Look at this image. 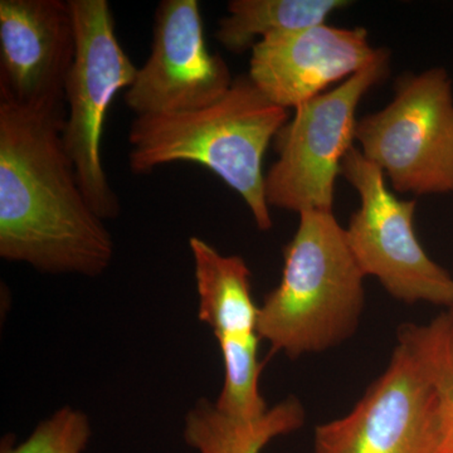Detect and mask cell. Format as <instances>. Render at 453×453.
Segmentation results:
<instances>
[{
	"label": "cell",
	"mask_w": 453,
	"mask_h": 453,
	"mask_svg": "<svg viewBox=\"0 0 453 453\" xmlns=\"http://www.w3.org/2000/svg\"><path fill=\"white\" fill-rule=\"evenodd\" d=\"M449 318H451V320H452V323H453V308L449 309Z\"/></svg>",
	"instance_id": "cell-17"
},
{
	"label": "cell",
	"mask_w": 453,
	"mask_h": 453,
	"mask_svg": "<svg viewBox=\"0 0 453 453\" xmlns=\"http://www.w3.org/2000/svg\"><path fill=\"white\" fill-rule=\"evenodd\" d=\"M398 340L412 349L438 401V436L434 453H453V323L442 312L428 324L399 326Z\"/></svg>",
	"instance_id": "cell-15"
},
{
	"label": "cell",
	"mask_w": 453,
	"mask_h": 453,
	"mask_svg": "<svg viewBox=\"0 0 453 453\" xmlns=\"http://www.w3.org/2000/svg\"><path fill=\"white\" fill-rule=\"evenodd\" d=\"M305 410L297 398L283 399L257 418H241L201 399L187 414L184 440L198 453H261L280 436L303 427Z\"/></svg>",
	"instance_id": "cell-13"
},
{
	"label": "cell",
	"mask_w": 453,
	"mask_h": 453,
	"mask_svg": "<svg viewBox=\"0 0 453 453\" xmlns=\"http://www.w3.org/2000/svg\"><path fill=\"white\" fill-rule=\"evenodd\" d=\"M288 121V110L265 96L249 74H241L222 97L202 109L136 116L129 133L130 169L148 174L166 164H198L234 189L257 228L268 231L273 219L264 159Z\"/></svg>",
	"instance_id": "cell-2"
},
{
	"label": "cell",
	"mask_w": 453,
	"mask_h": 453,
	"mask_svg": "<svg viewBox=\"0 0 453 453\" xmlns=\"http://www.w3.org/2000/svg\"><path fill=\"white\" fill-rule=\"evenodd\" d=\"M65 109L0 100V256L47 273L95 277L111 234L83 195L65 151Z\"/></svg>",
	"instance_id": "cell-1"
},
{
	"label": "cell",
	"mask_w": 453,
	"mask_h": 453,
	"mask_svg": "<svg viewBox=\"0 0 453 453\" xmlns=\"http://www.w3.org/2000/svg\"><path fill=\"white\" fill-rule=\"evenodd\" d=\"M195 262L199 319L219 342L225 381L217 399L222 412L257 418L268 407L259 392L258 306L252 297L251 271L241 256H226L199 237L189 240Z\"/></svg>",
	"instance_id": "cell-9"
},
{
	"label": "cell",
	"mask_w": 453,
	"mask_h": 453,
	"mask_svg": "<svg viewBox=\"0 0 453 453\" xmlns=\"http://www.w3.org/2000/svg\"><path fill=\"white\" fill-rule=\"evenodd\" d=\"M356 140L396 193L453 195V86L445 68L398 77L388 105L357 120Z\"/></svg>",
	"instance_id": "cell-4"
},
{
	"label": "cell",
	"mask_w": 453,
	"mask_h": 453,
	"mask_svg": "<svg viewBox=\"0 0 453 453\" xmlns=\"http://www.w3.org/2000/svg\"><path fill=\"white\" fill-rule=\"evenodd\" d=\"M76 50L70 0H0V100L65 109Z\"/></svg>",
	"instance_id": "cell-11"
},
{
	"label": "cell",
	"mask_w": 453,
	"mask_h": 453,
	"mask_svg": "<svg viewBox=\"0 0 453 453\" xmlns=\"http://www.w3.org/2000/svg\"><path fill=\"white\" fill-rule=\"evenodd\" d=\"M91 437L88 417L65 407L38 425L25 442L5 447L2 453H82Z\"/></svg>",
	"instance_id": "cell-16"
},
{
	"label": "cell",
	"mask_w": 453,
	"mask_h": 453,
	"mask_svg": "<svg viewBox=\"0 0 453 453\" xmlns=\"http://www.w3.org/2000/svg\"><path fill=\"white\" fill-rule=\"evenodd\" d=\"M342 177L360 198L345 234L365 277L402 303L452 309L453 277L429 257L414 231L416 201L396 198L384 173L356 146L342 160Z\"/></svg>",
	"instance_id": "cell-7"
},
{
	"label": "cell",
	"mask_w": 453,
	"mask_h": 453,
	"mask_svg": "<svg viewBox=\"0 0 453 453\" xmlns=\"http://www.w3.org/2000/svg\"><path fill=\"white\" fill-rule=\"evenodd\" d=\"M437 436L436 390L412 349L398 340L353 410L315 428L314 453H434Z\"/></svg>",
	"instance_id": "cell-8"
},
{
	"label": "cell",
	"mask_w": 453,
	"mask_h": 453,
	"mask_svg": "<svg viewBox=\"0 0 453 453\" xmlns=\"http://www.w3.org/2000/svg\"><path fill=\"white\" fill-rule=\"evenodd\" d=\"M283 250L281 281L259 306L258 333L290 359L338 347L356 334L365 279L333 211L299 214Z\"/></svg>",
	"instance_id": "cell-3"
},
{
	"label": "cell",
	"mask_w": 453,
	"mask_h": 453,
	"mask_svg": "<svg viewBox=\"0 0 453 453\" xmlns=\"http://www.w3.org/2000/svg\"><path fill=\"white\" fill-rule=\"evenodd\" d=\"M76 57L65 88L64 144L80 186L103 220L118 219L120 203L101 159V139L113 98L135 80L138 67L115 32L107 0H70Z\"/></svg>",
	"instance_id": "cell-6"
},
{
	"label": "cell",
	"mask_w": 453,
	"mask_h": 453,
	"mask_svg": "<svg viewBox=\"0 0 453 453\" xmlns=\"http://www.w3.org/2000/svg\"><path fill=\"white\" fill-rule=\"evenodd\" d=\"M386 50L374 49L362 27L325 23L258 41L247 74L273 104L296 109L374 64Z\"/></svg>",
	"instance_id": "cell-12"
},
{
	"label": "cell",
	"mask_w": 453,
	"mask_h": 453,
	"mask_svg": "<svg viewBox=\"0 0 453 453\" xmlns=\"http://www.w3.org/2000/svg\"><path fill=\"white\" fill-rule=\"evenodd\" d=\"M389 58L386 50L347 81L295 109L273 140L277 159L265 178L270 208L333 211L336 178L354 148L357 106L386 79Z\"/></svg>",
	"instance_id": "cell-5"
},
{
	"label": "cell",
	"mask_w": 453,
	"mask_h": 453,
	"mask_svg": "<svg viewBox=\"0 0 453 453\" xmlns=\"http://www.w3.org/2000/svg\"><path fill=\"white\" fill-rule=\"evenodd\" d=\"M349 4L344 0H232L214 37L229 52L244 53L268 35L325 25L334 12Z\"/></svg>",
	"instance_id": "cell-14"
},
{
	"label": "cell",
	"mask_w": 453,
	"mask_h": 453,
	"mask_svg": "<svg viewBox=\"0 0 453 453\" xmlns=\"http://www.w3.org/2000/svg\"><path fill=\"white\" fill-rule=\"evenodd\" d=\"M234 80L225 59L208 50L198 0H163L150 55L124 101L136 116L193 111L222 97Z\"/></svg>",
	"instance_id": "cell-10"
}]
</instances>
